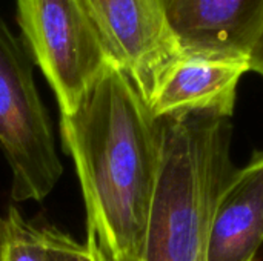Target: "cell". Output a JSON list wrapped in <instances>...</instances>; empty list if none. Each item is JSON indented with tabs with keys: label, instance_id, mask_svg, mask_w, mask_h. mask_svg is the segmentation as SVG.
Masks as SVG:
<instances>
[{
	"label": "cell",
	"instance_id": "6da1fadb",
	"mask_svg": "<svg viewBox=\"0 0 263 261\" xmlns=\"http://www.w3.org/2000/svg\"><path fill=\"white\" fill-rule=\"evenodd\" d=\"M60 131L83 194L86 245L100 261H137L160 166V120L109 65L60 117Z\"/></svg>",
	"mask_w": 263,
	"mask_h": 261
},
{
	"label": "cell",
	"instance_id": "7a4b0ae2",
	"mask_svg": "<svg viewBox=\"0 0 263 261\" xmlns=\"http://www.w3.org/2000/svg\"><path fill=\"white\" fill-rule=\"evenodd\" d=\"M160 120V166L137 261H206L217 197L233 174L230 118Z\"/></svg>",
	"mask_w": 263,
	"mask_h": 261
},
{
	"label": "cell",
	"instance_id": "3957f363",
	"mask_svg": "<svg viewBox=\"0 0 263 261\" xmlns=\"http://www.w3.org/2000/svg\"><path fill=\"white\" fill-rule=\"evenodd\" d=\"M0 148L12 174L14 202H42L60 180L63 168L34 82L32 58L2 17Z\"/></svg>",
	"mask_w": 263,
	"mask_h": 261
},
{
	"label": "cell",
	"instance_id": "277c9868",
	"mask_svg": "<svg viewBox=\"0 0 263 261\" xmlns=\"http://www.w3.org/2000/svg\"><path fill=\"white\" fill-rule=\"evenodd\" d=\"M15 2L25 48L69 115L111 63L77 0Z\"/></svg>",
	"mask_w": 263,
	"mask_h": 261
},
{
	"label": "cell",
	"instance_id": "5b68a950",
	"mask_svg": "<svg viewBox=\"0 0 263 261\" xmlns=\"http://www.w3.org/2000/svg\"><path fill=\"white\" fill-rule=\"evenodd\" d=\"M108 62L136 86L145 103L182 54L160 0H77Z\"/></svg>",
	"mask_w": 263,
	"mask_h": 261
},
{
	"label": "cell",
	"instance_id": "8992f818",
	"mask_svg": "<svg viewBox=\"0 0 263 261\" xmlns=\"http://www.w3.org/2000/svg\"><path fill=\"white\" fill-rule=\"evenodd\" d=\"M182 54L245 58L263 29V0H160Z\"/></svg>",
	"mask_w": 263,
	"mask_h": 261
},
{
	"label": "cell",
	"instance_id": "52a82bcc",
	"mask_svg": "<svg viewBox=\"0 0 263 261\" xmlns=\"http://www.w3.org/2000/svg\"><path fill=\"white\" fill-rule=\"evenodd\" d=\"M248 71L250 60L245 58L180 54L146 105L156 118L188 114L230 118L239 83Z\"/></svg>",
	"mask_w": 263,
	"mask_h": 261
},
{
	"label": "cell",
	"instance_id": "ba28073f",
	"mask_svg": "<svg viewBox=\"0 0 263 261\" xmlns=\"http://www.w3.org/2000/svg\"><path fill=\"white\" fill-rule=\"evenodd\" d=\"M263 243V151L223 185L210 225L206 261H256Z\"/></svg>",
	"mask_w": 263,
	"mask_h": 261
},
{
	"label": "cell",
	"instance_id": "9c48e42d",
	"mask_svg": "<svg viewBox=\"0 0 263 261\" xmlns=\"http://www.w3.org/2000/svg\"><path fill=\"white\" fill-rule=\"evenodd\" d=\"M0 261H51L42 228L15 209L0 217Z\"/></svg>",
	"mask_w": 263,
	"mask_h": 261
},
{
	"label": "cell",
	"instance_id": "30bf717a",
	"mask_svg": "<svg viewBox=\"0 0 263 261\" xmlns=\"http://www.w3.org/2000/svg\"><path fill=\"white\" fill-rule=\"evenodd\" d=\"M42 232L51 261H100L86 243L77 242L54 226H43Z\"/></svg>",
	"mask_w": 263,
	"mask_h": 261
},
{
	"label": "cell",
	"instance_id": "8fae6325",
	"mask_svg": "<svg viewBox=\"0 0 263 261\" xmlns=\"http://www.w3.org/2000/svg\"><path fill=\"white\" fill-rule=\"evenodd\" d=\"M250 69L263 77V29L251 55H250Z\"/></svg>",
	"mask_w": 263,
	"mask_h": 261
}]
</instances>
